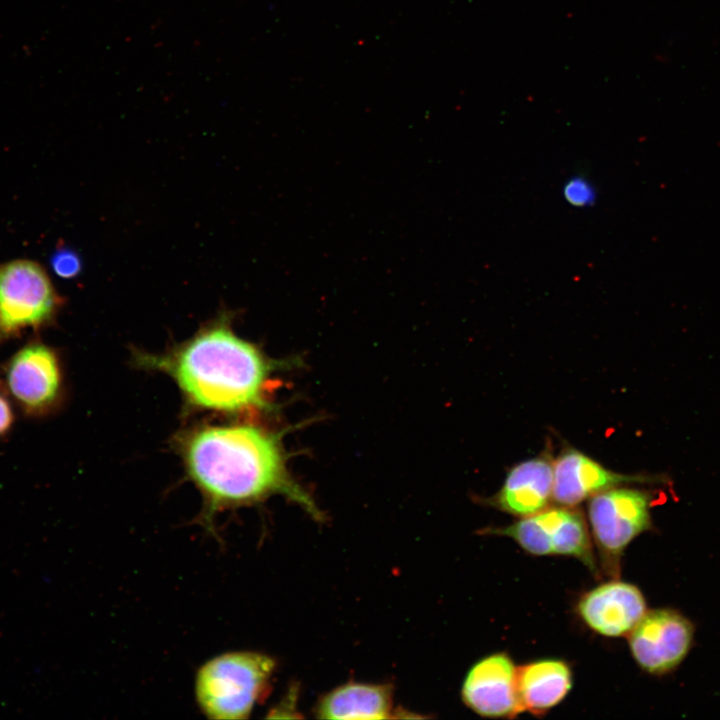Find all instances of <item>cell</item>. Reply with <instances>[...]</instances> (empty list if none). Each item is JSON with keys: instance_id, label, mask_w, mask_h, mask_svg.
Segmentation results:
<instances>
[{"instance_id": "obj_1", "label": "cell", "mask_w": 720, "mask_h": 720, "mask_svg": "<svg viewBox=\"0 0 720 720\" xmlns=\"http://www.w3.org/2000/svg\"><path fill=\"white\" fill-rule=\"evenodd\" d=\"M188 474L206 502V518L216 511L283 494L313 518L322 512L290 477L280 440L253 425L207 426L182 442Z\"/></svg>"}, {"instance_id": "obj_2", "label": "cell", "mask_w": 720, "mask_h": 720, "mask_svg": "<svg viewBox=\"0 0 720 720\" xmlns=\"http://www.w3.org/2000/svg\"><path fill=\"white\" fill-rule=\"evenodd\" d=\"M172 376L194 406L242 412L266 405L272 364L223 317L164 356L140 359Z\"/></svg>"}, {"instance_id": "obj_3", "label": "cell", "mask_w": 720, "mask_h": 720, "mask_svg": "<svg viewBox=\"0 0 720 720\" xmlns=\"http://www.w3.org/2000/svg\"><path fill=\"white\" fill-rule=\"evenodd\" d=\"M276 663L268 655L238 651L217 656L199 669L195 681L200 710L211 719H246L267 695Z\"/></svg>"}, {"instance_id": "obj_4", "label": "cell", "mask_w": 720, "mask_h": 720, "mask_svg": "<svg viewBox=\"0 0 720 720\" xmlns=\"http://www.w3.org/2000/svg\"><path fill=\"white\" fill-rule=\"evenodd\" d=\"M62 305L40 263L26 258L0 263V345L51 326Z\"/></svg>"}, {"instance_id": "obj_5", "label": "cell", "mask_w": 720, "mask_h": 720, "mask_svg": "<svg viewBox=\"0 0 720 720\" xmlns=\"http://www.w3.org/2000/svg\"><path fill=\"white\" fill-rule=\"evenodd\" d=\"M650 507L646 491L629 487L611 488L589 498L588 519L606 573L618 575L625 548L649 529Z\"/></svg>"}, {"instance_id": "obj_6", "label": "cell", "mask_w": 720, "mask_h": 720, "mask_svg": "<svg viewBox=\"0 0 720 720\" xmlns=\"http://www.w3.org/2000/svg\"><path fill=\"white\" fill-rule=\"evenodd\" d=\"M1 386L24 415L37 419L49 416L58 408L64 392L58 353L40 339H31L5 363Z\"/></svg>"}, {"instance_id": "obj_7", "label": "cell", "mask_w": 720, "mask_h": 720, "mask_svg": "<svg viewBox=\"0 0 720 720\" xmlns=\"http://www.w3.org/2000/svg\"><path fill=\"white\" fill-rule=\"evenodd\" d=\"M481 533L512 538L534 555L572 556L592 572L597 571L584 516L571 507L546 508L511 525L486 528Z\"/></svg>"}, {"instance_id": "obj_8", "label": "cell", "mask_w": 720, "mask_h": 720, "mask_svg": "<svg viewBox=\"0 0 720 720\" xmlns=\"http://www.w3.org/2000/svg\"><path fill=\"white\" fill-rule=\"evenodd\" d=\"M629 634L637 664L650 674L662 675L678 667L687 656L694 629L679 612L658 609L646 612Z\"/></svg>"}, {"instance_id": "obj_9", "label": "cell", "mask_w": 720, "mask_h": 720, "mask_svg": "<svg viewBox=\"0 0 720 720\" xmlns=\"http://www.w3.org/2000/svg\"><path fill=\"white\" fill-rule=\"evenodd\" d=\"M513 661L504 653L489 655L468 671L462 686L464 703L490 718H511L523 712Z\"/></svg>"}, {"instance_id": "obj_10", "label": "cell", "mask_w": 720, "mask_h": 720, "mask_svg": "<svg viewBox=\"0 0 720 720\" xmlns=\"http://www.w3.org/2000/svg\"><path fill=\"white\" fill-rule=\"evenodd\" d=\"M577 609L592 630L617 637L630 633L638 624L646 613V603L635 585L614 580L586 593Z\"/></svg>"}, {"instance_id": "obj_11", "label": "cell", "mask_w": 720, "mask_h": 720, "mask_svg": "<svg viewBox=\"0 0 720 720\" xmlns=\"http://www.w3.org/2000/svg\"><path fill=\"white\" fill-rule=\"evenodd\" d=\"M641 479L609 470L586 454L566 448L553 462L552 498L561 506L573 507L602 491Z\"/></svg>"}, {"instance_id": "obj_12", "label": "cell", "mask_w": 720, "mask_h": 720, "mask_svg": "<svg viewBox=\"0 0 720 720\" xmlns=\"http://www.w3.org/2000/svg\"><path fill=\"white\" fill-rule=\"evenodd\" d=\"M553 462L550 456L542 454L516 464L507 473L492 504L519 517L546 509L553 499Z\"/></svg>"}, {"instance_id": "obj_13", "label": "cell", "mask_w": 720, "mask_h": 720, "mask_svg": "<svg viewBox=\"0 0 720 720\" xmlns=\"http://www.w3.org/2000/svg\"><path fill=\"white\" fill-rule=\"evenodd\" d=\"M392 704L390 685L351 682L322 696L315 714L321 719H387Z\"/></svg>"}, {"instance_id": "obj_14", "label": "cell", "mask_w": 720, "mask_h": 720, "mask_svg": "<svg viewBox=\"0 0 720 720\" xmlns=\"http://www.w3.org/2000/svg\"><path fill=\"white\" fill-rule=\"evenodd\" d=\"M572 685L569 666L554 659L540 660L517 668L516 686L523 711L543 714L560 703Z\"/></svg>"}, {"instance_id": "obj_15", "label": "cell", "mask_w": 720, "mask_h": 720, "mask_svg": "<svg viewBox=\"0 0 720 720\" xmlns=\"http://www.w3.org/2000/svg\"><path fill=\"white\" fill-rule=\"evenodd\" d=\"M562 192L565 200L578 208L592 206L597 198L595 187L583 176H573L568 179Z\"/></svg>"}, {"instance_id": "obj_16", "label": "cell", "mask_w": 720, "mask_h": 720, "mask_svg": "<svg viewBox=\"0 0 720 720\" xmlns=\"http://www.w3.org/2000/svg\"><path fill=\"white\" fill-rule=\"evenodd\" d=\"M53 272L63 279L77 277L82 269V261L77 252L68 247L57 248L50 258Z\"/></svg>"}, {"instance_id": "obj_17", "label": "cell", "mask_w": 720, "mask_h": 720, "mask_svg": "<svg viewBox=\"0 0 720 720\" xmlns=\"http://www.w3.org/2000/svg\"><path fill=\"white\" fill-rule=\"evenodd\" d=\"M1 389V388H0ZM14 411L6 393L0 391V437L7 434L13 426Z\"/></svg>"}, {"instance_id": "obj_18", "label": "cell", "mask_w": 720, "mask_h": 720, "mask_svg": "<svg viewBox=\"0 0 720 720\" xmlns=\"http://www.w3.org/2000/svg\"><path fill=\"white\" fill-rule=\"evenodd\" d=\"M0 388L2 389V386H1V380H0Z\"/></svg>"}]
</instances>
